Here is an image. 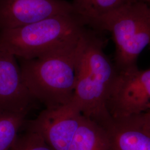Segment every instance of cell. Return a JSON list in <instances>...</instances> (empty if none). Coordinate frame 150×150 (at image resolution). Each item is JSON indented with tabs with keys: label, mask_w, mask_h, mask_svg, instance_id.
<instances>
[{
	"label": "cell",
	"mask_w": 150,
	"mask_h": 150,
	"mask_svg": "<svg viewBox=\"0 0 150 150\" xmlns=\"http://www.w3.org/2000/svg\"><path fill=\"white\" fill-rule=\"evenodd\" d=\"M103 45L101 38L85 31L81 40L77 80L71 101L82 116L107 129L114 122L107 103L118 70L105 54Z\"/></svg>",
	"instance_id": "cell-1"
},
{
	"label": "cell",
	"mask_w": 150,
	"mask_h": 150,
	"mask_svg": "<svg viewBox=\"0 0 150 150\" xmlns=\"http://www.w3.org/2000/svg\"><path fill=\"white\" fill-rule=\"evenodd\" d=\"M82 36L77 42L41 56L21 59L20 67L27 90L33 99L46 108L59 106L72 100Z\"/></svg>",
	"instance_id": "cell-2"
},
{
	"label": "cell",
	"mask_w": 150,
	"mask_h": 150,
	"mask_svg": "<svg viewBox=\"0 0 150 150\" xmlns=\"http://www.w3.org/2000/svg\"><path fill=\"white\" fill-rule=\"evenodd\" d=\"M75 13L51 16L0 31V48L20 59H31L77 42L86 31Z\"/></svg>",
	"instance_id": "cell-3"
},
{
	"label": "cell",
	"mask_w": 150,
	"mask_h": 150,
	"mask_svg": "<svg viewBox=\"0 0 150 150\" xmlns=\"http://www.w3.org/2000/svg\"><path fill=\"white\" fill-rule=\"evenodd\" d=\"M88 25L111 33L115 46L114 64L118 71L137 67L139 54L150 46V5L142 1L97 16Z\"/></svg>",
	"instance_id": "cell-4"
},
{
	"label": "cell",
	"mask_w": 150,
	"mask_h": 150,
	"mask_svg": "<svg viewBox=\"0 0 150 150\" xmlns=\"http://www.w3.org/2000/svg\"><path fill=\"white\" fill-rule=\"evenodd\" d=\"M108 112L114 121L150 110V69L137 67L118 71L107 100Z\"/></svg>",
	"instance_id": "cell-5"
},
{
	"label": "cell",
	"mask_w": 150,
	"mask_h": 150,
	"mask_svg": "<svg viewBox=\"0 0 150 150\" xmlns=\"http://www.w3.org/2000/svg\"><path fill=\"white\" fill-rule=\"evenodd\" d=\"M82 116L71 100L59 106L46 108L28 122L27 130L40 134L54 150H69Z\"/></svg>",
	"instance_id": "cell-6"
},
{
	"label": "cell",
	"mask_w": 150,
	"mask_h": 150,
	"mask_svg": "<svg viewBox=\"0 0 150 150\" xmlns=\"http://www.w3.org/2000/svg\"><path fill=\"white\" fill-rule=\"evenodd\" d=\"M71 13L74 6L64 0H0V31Z\"/></svg>",
	"instance_id": "cell-7"
},
{
	"label": "cell",
	"mask_w": 150,
	"mask_h": 150,
	"mask_svg": "<svg viewBox=\"0 0 150 150\" xmlns=\"http://www.w3.org/2000/svg\"><path fill=\"white\" fill-rule=\"evenodd\" d=\"M16 58L0 48V115H26L33 100L23 80Z\"/></svg>",
	"instance_id": "cell-8"
},
{
	"label": "cell",
	"mask_w": 150,
	"mask_h": 150,
	"mask_svg": "<svg viewBox=\"0 0 150 150\" xmlns=\"http://www.w3.org/2000/svg\"><path fill=\"white\" fill-rule=\"evenodd\" d=\"M107 129L109 150H150V135L139 129L114 121Z\"/></svg>",
	"instance_id": "cell-9"
},
{
	"label": "cell",
	"mask_w": 150,
	"mask_h": 150,
	"mask_svg": "<svg viewBox=\"0 0 150 150\" xmlns=\"http://www.w3.org/2000/svg\"><path fill=\"white\" fill-rule=\"evenodd\" d=\"M107 129L82 116L69 150H109Z\"/></svg>",
	"instance_id": "cell-10"
},
{
	"label": "cell",
	"mask_w": 150,
	"mask_h": 150,
	"mask_svg": "<svg viewBox=\"0 0 150 150\" xmlns=\"http://www.w3.org/2000/svg\"><path fill=\"white\" fill-rule=\"evenodd\" d=\"M26 114L4 113L0 115V150H10L24 123Z\"/></svg>",
	"instance_id": "cell-11"
},
{
	"label": "cell",
	"mask_w": 150,
	"mask_h": 150,
	"mask_svg": "<svg viewBox=\"0 0 150 150\" xmlns=\"http://www.w3.org/2000/svg\"><path fill=\"white\" fill-rule=\"evenodd\" d=\"M136 1L139 0H91L88 10L82 20L87 25L97 16Z\"/></svg>",
	"instance_id": "cell-12"
},
{
	"label": "cell",
	"mask_w": 150,
	"mask_h": 150,
	"mask_svg": "<svg viewBox=\"0 0 150 150\" xmlns=\"http://www.w3.org/2000/svg\"><path fill=\"white\" fill-rule=\"evenodd\" d=\"M10 150H54L38 133L27 130L17 137Z\"/></svg>",
	"instance_id": "cell-13"
},
{
	"label": "cell",
	"mask_w": 150,
	"mask_h": 150,
	"mask_svg": "<svg viewBox=\"0 0 150 150\" xmlns=\"http://www.w3.org/2000/svg\"><path fill=\"white\" fill-rule=\"evenodd\" d=\"M117 122H121L134 126L150 135V110Z\"/></svg>",
	"instance_id": "cell-14"
},
{
	"label": "cell",
	"mask_w": 150,
	"mask_h": 150,
	"mask_svg": "<svg viewBox=\"0 0 150 150\" xmlns=\"http://www.w3.org/2000/svg\"><path fill=\"white\" fill-rule=\"evenodd\" d=\"M91 1V0H74L72 4L74 6L75 13L82 18L88 11Z\"/></svg>",
	"instance_id": "cell-15"
},
{
	"label": "cell",
	"mask_w": 150,
	"mask_h": 150,
	"mask_svg": "<svg viewBox=\"0 0 150 150\" xmlns=\"http://www.w3.org/2000/svg\"><path fill=\"white\" fill-rule=\"evenodd\" d=\"M139 1H142V2H144L145 3H147V4H149L150 5V0H139Z\"/></svg>",
	"instance_id": "cell-16"
}]
</instances>
